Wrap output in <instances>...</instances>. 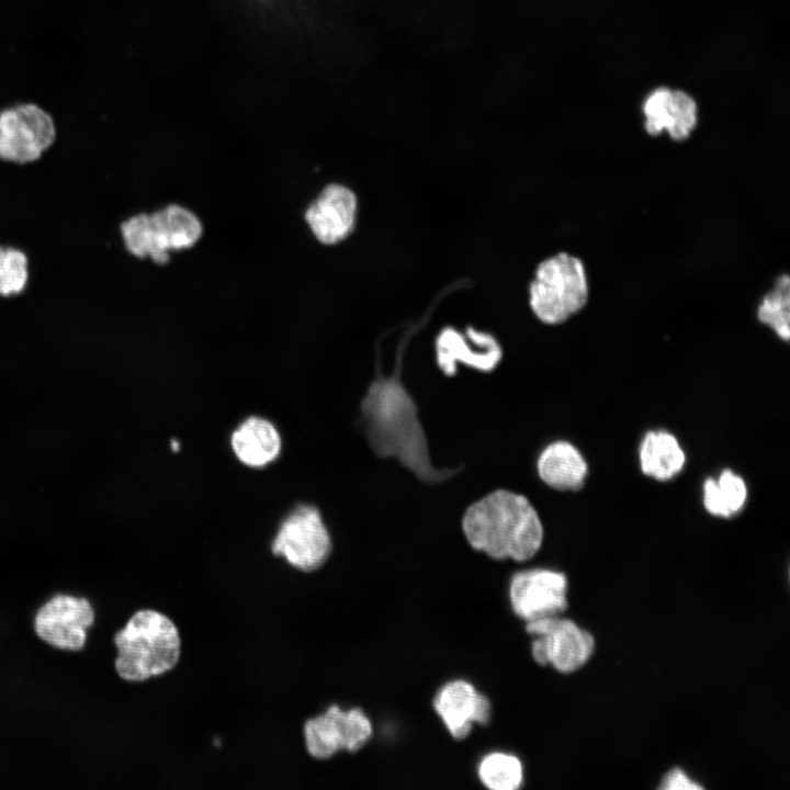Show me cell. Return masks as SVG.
Segmentation results:
<instances>
[{
	"mask_svg": "<svg viewBox=\"0 0 790 790\" xmlns=\"http://www.w3.org/2000/svg\"><path fill=\"white\" fill-rule=\"evenodd\" d=\"M477 774L482 783L492 790H516L523 781L519 758L503 752L484 756L478 764Z\"/></svg>",
	"mask_w": 790,
	"mask_h": 790,
	"instance_id": "44dd1931",
	"label": "cell"
},
{
	"mask_svg": "<svg viewBox=\"0 0 790 790\" xmlns=\"http://www.w3.org/2000/svg\"><path fill=\"white\" fill-rule=\"evenodd\" d=\"M644 128L651 136L666 131L676 142L686 140L698 123V109L693 98L682 90L661 87L643 102Z\"/></svg>",
	"mask_w": 790,
	"mask_h": 790,
	"instance_id": "4fadbf2b",
	"label": "cell"
},
{
	"mask_svg": "<svg viewBox=\"0 0 790 790\" xmlns=\"http://www.w3.org/2000/svg\"><path fill=\"white\" fill-rule=\"evenodd\" d=\"M469 544L492 558L524 562L543 542L540 517L523 495L497 489L473 503L462 519Z\"/></svg>",
	"mask_w": 790,
	"mask_h": 790,
	"instance_id": "7a4b0ae2",
	"label": "cell"
},
{
	"mask_svg": "<svg viewBox=\"0 0 790 790\" xmlns=\"http://www.w3.org/2000/svg\"><path fill=\"white\" fill-rule=\"evenodd\" d=\"M588 295L583 261L566 252L542 261L529 289L531 309L549 325L564 323L578 313L586 305Z\"/></svg>",
	"mask_w": 790,
	"mask_h": 790,
	"instance_id": "5b68a950",
	"label": "cell"
},
{
	"mask_svg": "<svg viewBox=\"0 0 790 790\" xmlns=\"http://www.w3.org/2000/svg\"><path fill=\"white\" fill-rule=\"evenodd\" d=\"M29 282V258L16 247L0 246V296L10 297L24 292Z\"/></svg>",
	"mask_w": 790,
	"mask_h": 790,
	"instance_id": "7402d4cb",
	"label": "cell"
},
{
	"mask_svg": "<svg viewBox=\"0 0 790 790\" xmlns=\"http://www.w3.org/2000/svg\"><path fill=\"white\" fill-rule=\"evenodd\" d=\"M332 542L319 510L300 505L281 522L271 544L275 556L304 573L320 568L328 560Z\"/></svg>",
	"mask_w": 790,
	"mask_h": 790,
	"instance_id": "52a82bcc",
	"label": "cell"
},
{
	"mask_svg": "<svg viewBox=\"0 0 790 790\" xmlns=\"http://www.w3.org/2000/svg\"><path fill=\"white\" fill-rule=\"evenodd\" d=\"M373 726L360 708L342 710L337 704L303 725L307 754L318 760L331 758L340 751L356 753L368 744Z\"/></svg>",
	"mask_w": 790,
	"mask_h": 790,
	"instance_id": "30bf717a",
	"label": "cell"
},
{
	"mask_svg": "<svg viewBox=\"0 0 790 790\" xmlns=\"http://www.w3.org/2000/svg\"><path fill=\"white\" fill-rule=\"evenodd\" d=\"M53 116L42 106L25 102L0 111V160L18 166L40 160L55 143Z\"/></svg>",
	"mask_w": 790,
	"mask_h": 790,
	"instance_id": "8992f818",
	"label": "cell"
},
{
	"mask_svg": "<svg viewBox=\"0 0 790 790\" xmlns=\"http://www.w3.org/2000/svg\"><path fill=\"white\" fill-rule=\"evenodd\" d=\"M659 788L665 790H696L701 789V786L691 780L682 770L675 768L666 774Z\"/></svg>",
	"mask_w": 790,
	"mask_h": 790,
	"instance_id": "603a6c76",
	"label": "cell"
},
{
	"mask_svg": "<svg viewBox=\"0 0 790 790\" xmlns=\"http://www.w3.org/2000/svg\"><path fill=\"white\" fill-rule=\"evenodd\" d=\"M537 470L542 482L557 490L579 489L588 473L585 459L567 441L549 444L538 459Z\"/></svg>",
	"mask_w": 790,
	"mask_h": 790,
	"instance_id": "2e32d148",
	"label": "cell"
},
{
	"mask_svg": "<svg viewBox=\"0 0 790 790\" xmlns=\"http://www.w3.org/2000/svg\"><path fill=\"white\" fill-rule=\"evenodd\" d=\"M356 214L354 193L342 184L332 183L307 207L305 221L319 242L335 245L350 235Z\"/></svg>",
	"mask_w": 790,
	"mask_h": 790,
	"instance_id": "5bb4252c",
	"label": "cell"
},
{
	"mask_svg": "<svg viewBox=\"0 0 790 790\" xmlns=\"http://www.w3.org/2000/svg\"><path fill=\"white\" fill-rule=\"evenodd\" d=\"M758 320L786 342L790 337V279L782 274L764 295L757 308Z\"/></svg>",
	"mask_w": 790,
	"mask_h": 790,
	"instance_id": "ffe728a7",
	"label": "cell"
},
{
	"mask_svg": "<svg viewBox=\"0 0 790 790\" xmlns=\"http://www.w3.org/2000/svg\"><path fill=\"white\" fill-rule=\"evenodd\" d=\"M114 669L128 682H147L171 672L181 658L182 641L176 623L157 609L135 610L115 632Z\"/></svg>",
	"mask_w": 790,
	"mask_h": 790,
	"instance_id": "3957f363",
	"label": "cell"
},
{
	"mask_svg": "<svg viewBox=\"0 0 790 790\" xmlns=\"http://www.w3.org/2000/svg\"><path fill=\"white\" fill-rule=\"evenodd\" d=\"M509 601L524 621L558 616L567 608V578L546 568L518 572L509 584Z\"/></svg>",
	"mask_w": 790,
	"mask_h": 790,
	"instance_id": "8fae6325",
	"label": "cell"
},
{
	"mask_svg": "<svg viewBox=\"0 0 790 790\" xmlns=\"http://www.w3.org/2000/svg\"><path fill=\"white\" fill-rule=\"evenodd\" d=\"M433 708L449 733L456 740L465 738L473 724L485 725L490 720L492 704L466 680L444 684L433 699Z\"/></svg>",
	"mask_w": 790,
	"mask_h": 790,
	"instance_id": "7c38bea8",
	"label": "cell"
},
{
	"mask_svg": "<svg viewBox=\"0 0 790 790\" xmlns=\"http://www.w3.org/2000/svg\"><path fill=\"white\" fill-rule=\"evenodd\" d=\"M746 498L744 479L729 469L724 470L718 479L710 477L703 484V505L713 516H734L744 507Z\"/></svg>",
	"mask_w": 790,
	"mask_h": 790,
	"instance_id": "d6986e66",
	"label": "cell"
},
{
	"mask_svg": "<svg viewBox=\"0 0 790 790\" xmlns=\"http://www.w3.org/2000/svg\"><path fill=\"white\" fill-rule=\"evenodd\" d=\"M685 452L678 440L667 431H648L640 447L642 472L658 481H667L684 467Z\"/></svg>",
	"mask_w": 790,
	"mask_h": 790,
	"instance_id": "e0dca14e",
	"label": "cell"
},
{
	"mask_svg": "<svg viewBox=\"0 0 790 790\" xmlns=\"http://www.w3.org/2000/svg\"><path fill=\"white\" fill-rule=\"evenodd\" d=\"M125 249L138 259L166 263L170 250L187 249L202 236V224L190 210L170 204L151 214L139 213L120 225Z\"/></svg>",
	"mask_w": 790,
	"mask_h": 790,
	"instance_id": "277c9868",
	"label": "cell"
},
{
	"mask_svg": "<svg viewBox=\"0 0 790 790\" xmlns=\"http://www.w3.org/2000/svg\"><path fill=\"white\" fill-rule=\"evenodd\" d=\"M526 630L533 636L531 653L543 666L568 674L584 666L595 650L592 635L574 621L558 616L527 621Z\"/></svg>",
	"mask_w": 790,
	"mask_h": 790,
	"instance_id": "ba28073f",
	"label": "cell"
},
{
	"mask_svg": "<svg viewBox=\"0 0 790 790\" xmlns=\"http://www.w3.org/2000/svg\"><path fill=\"white\" fill-rule=\"evenodd\" d=\"M437 354L440 369L445 375L452 376L456 372L458 362L481 371H490L499 362L501 352L496 341L477 350L470 349L459 332L447 329L438 339Z\"/></svg>",
	"mask_w": 790,
	"mask_h": 790,
	"instance_id": "ac0fdd59",
	"label": "cell"
},
{
	"mask_svg": "<svg viewBox=\"0 0 790 790\" xmlns=\"http://www.w3.org/2000/svg\"><path fill=\"white\" fill-rule=\"evenodd\" d=\"M362 414L376 453L397 458L424 479L439 481L450 473L431 466L415 404L398 377L376 379L362 402Z\"/></svg>",
	"mask_w": 790,
	"mask_h": 790,
	"instance_id": "6da1fadb",
	"label": "cell"
},
{
	"mask_svg": "<svg viewBox=\"0 0 790 790\" xmlns=\"http://www.w3.org/2000/svg\"><path fill=\"white\" fill-rule=\"evenodd\" d=\"M94 621L95 610L87 597L57 592L35 611L33 630L53 648L78 652L84 647Z\"/></svg>",
	"mask_w": 790,
	"mask_h": 790,
	"instance_id": "9c48e42d",
	"label": "cell"
},
{
	"mask_svg": "<svg viewBox=\"0 0 790 790\" xmlns=\"http://www.w3.org/2000/svg\"><path fill=\"white\" fill-rule=\"evenodd\" d=\"M230 445L242 464L255 469L263 467L279 456L281 437L271 421L252 416L233 431Z\"/></svg>",
	"mask_w": 790,
	"mask_h": 790,
	"instance_id": "9a60e30c",
	"label": "cell"
}]
</instances>
